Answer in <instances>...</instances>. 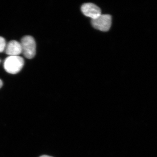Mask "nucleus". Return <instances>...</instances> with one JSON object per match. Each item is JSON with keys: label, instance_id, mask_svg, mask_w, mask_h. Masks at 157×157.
Segmentation results:
<instances>
[{"label": "nucleus", "instance_id": "f257e3e1", "mask_svg": "<svg viewBox=\"0 0 157 157\" xmlns=\"http://www.w3.org/2000/svg\"><path fill=\"white\" fill-rule=\"evenodd\" d=\"M24 65V60L21 57L10 56L6 59L4 67L6 72L11 74L19 73Z\"/></svg>", "mask_w": 157, "mask_h": 157}, {"label": "nucleus", "instance_id": "f03ea898", "mask_svg": "<svg viewBox=\"0 0 157 157\" xmlns=\"http://www.w3.org/2000/svg\"><path fill=\"white\" fill-rule=\"evenodd\" d=\"M22 53L26 58H33L36 54V43L35 39L31 36H27L21 39Z\"/></svg>", "mask_w": 157, "mask_h": 157}, {"label": "nucleus", "instance_id": "7ed1b4c3", "mask_svg": "<svg viewBox=\"0 0 157 157\" xmlns=\"http://www.w3.org/2000/svg\"><path fill=\"white\" fill-rule=\"evenodd\" d=\"M91 24L94 28L102 32L109 30L112 25V17L109 14H102L91 20Z\"/></svg>", "mask_w": 157, "mask_h": 157}, {"label": "nucleus", "instance_id": "20e7f679", "mask_svg": "<svg viewBox=\"0 0 157 157\" xmlns=\"http://www.w3.org/2000/svg\"><path fill=\"white\" fill-rule=\"evenodd\" d=\"M81 10L82 14L92 19H95L101 14V9L93 3H87L81 6Z\"/></svg>", "mask_w": 157, "mask_h": 157}, {"label": "nucleus", "instance_id": "39448f33", "mask_svg": "<svg viewBox=\"0 0 157 157\" xmlns=\"http://www.w3.org/2000/svg\"><path fill=\"white\" fill-rule=\"evenodd\" d=\"M6 52L10 56H18L22 53L21 44L15 40L10 41L6 45Z\"/></svg>", "mask_w": 157, "mask_h": 157}, {"label": "nucleus", "instance_id": "423d86ee", "mask_svg": "<svg viewBox=\"0 0 157 157\" xmlns=\"http://www.w3.org/2000/svg\"><path fill=\"white\" fill-rule=\"evenodd\" d=\"M6 41L3 37L0 36V52H3L6 49Z\"/></svg>", "mask_w": 157, "mask_h": 157}, {"label": "nucleus", "instance_id": "0eeeda50", "mask_svg": "<svg viewBox=\"0 0 157 157\" xmlns=\"http://www.w3.org/2000/svg\"><path fill=\"white\" fill-rule=\"evenodd\" d=\"M3 86V82L2 81L1 79H0V88H2V86Z\"/></svg>", "mask_w": 157, "mask_h": 157}, {"label": "nucleus", "instance_id": "6e6552de", "mask_svg": "<svg viewBox=\"0 0 157 157\" xmlns=\"http://www.w3.org/2000/svg\"><path fill=\"white\" fill-rule=\"evenodd\" d=\"M39 157H53L51 156L47 155H43Z\"/></svg>", "mask_w": 157, "mask_h": 157}]
</instances>
